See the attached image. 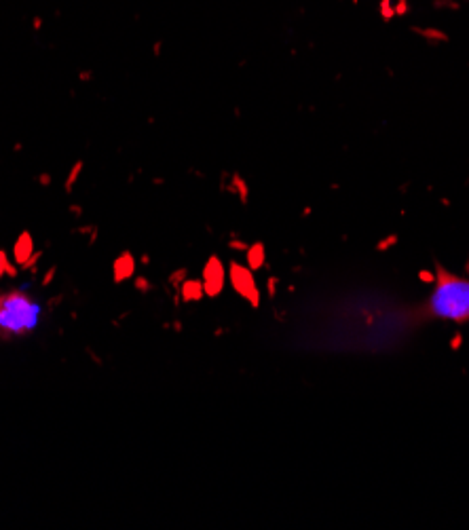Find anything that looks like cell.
Wrapping results in <instances>:
<instances>
[{
  "instance_id": "obj_4",
  "label": "cell",
  "mask_w": 469,
  "mask_h": 530,
  "mask_svg": "<svg viewBox=\"0 0 469 530\" xmlns=\"http://www.w3.org/2000/svg\"><path fill=\"white\" fill-rule=\"evenodd\" d=\"M381 9H383V17L391 19L395 15V11L391 9V0H381Z\"/></svg>"
},
{
  "instance_id": "obj_1",
  "label": "cell",
  "mask_w": 469,
  "mask_h": 530,
  "mask_svg": "<svg viewBox=\"0 0 469 530\" xmlns=\"http://www.w3.org/2000/svg\"><path fill=\"white\" fill-rule=\"evenodd\" d=\"M431 322L469 324V279L448 273L436 264V288L423 302L408 311V326H425Z\"/></svg>"
},
{
  "instance_id": "obj_2",
  "label": "cell",
  "mask_w": 469,
  "mask_h": 530,
  "mask_svg": "<svg viewBox=\"0 0 469 530\" xmlns=\"http://www.w3.org/2000/svg\"><path fill=\"white\" fill-rule=\"evenodd\" d=\"M36 322V308L28 296L11 292L0 296V334H23Z\"/></svg>"
},
{
  "instance_id": "obj_3",
  "label": "cell",
  "mask_w": 469,
  "mask_h": 530,
  "mask_svg": "<svg viewBox=\"0 0 469 530\" xmlns=\"http://www.w3.org/2000/svg\"><path fill=\"white\" fill-rule=\"evenodd\" d=\"M414 32H419L421 37H425V39H431V41H448V37L444 32H440V30H429V28H414Z\"/></svg>"
}]
</instances>
